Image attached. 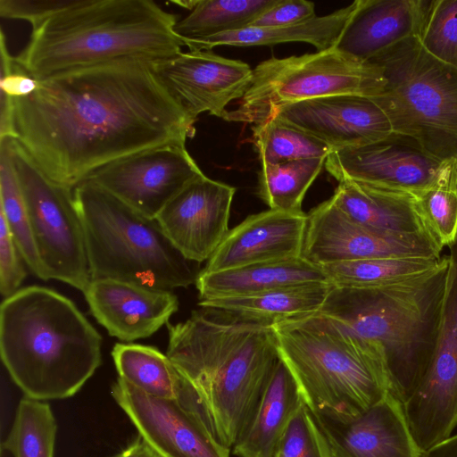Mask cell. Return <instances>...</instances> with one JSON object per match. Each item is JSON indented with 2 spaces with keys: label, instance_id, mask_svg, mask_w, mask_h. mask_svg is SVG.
<instances>
[{
  "label": "cell",
  "instance_id": "484cf974",
  "mask_svg": "<svg viewBox=\"0 0 457 457\" xmlns=\"http://www.w3.org/2000/svg\"><path fill=\"white\" fill-rule=\"evenodd\" d=\"M332 287L324 283L284 287L256 295L199 301L198 305L231 320L272 326L318 312Z\"/></svg>",
  "mask_w": 457,
  "mask_h": 457
},
{
  "label": "cell",
  "instance_id": "d6986e66",
  "mask_svg": "<svg viewBox=\"0 0 457 457\" xmlns=\"http://www.w3.org/2000/svg\"><path fill=\"white\" fill-rule=\"evenodd\" d=\"M312 415L324 438L328 457L421 456L403 403L393 392L346 420Z\"/></svg>",
  "mask_w": 457,
  "mask_h": 457
},
{
  "label": "cell",
  "instance_id": "d6a6232c",
  "mask_svg": "<svg viewBox=\"0 0 457 457\" xmlns=\"http://www.w3.org/2000/svg\"><path fill=\"white\" fill-rule=\"evenodd\" d=\"M0 212L6 220L26 265L37 277L45 280L7 137L0 139Z\"/></svg>",
  "mask_w": 457,
  "mask_h": 457
},
{
  "label": "cell",
  "instance_id": "ba28073f",
  "mask_svg": "<svg viewBox=\"0 0 457 457\" xmlns=\"http://www.w3.org/2000/svg\"><path fill=\"white\" fill-rule=\"evenodd\" d=\"M369 62L386 79L375 98L394 133L412 138L440 161L457 158V69L430 55L416 36Z\"/></svg>",
  "mask_w": 457,
  "mask_h": 457
},
{
  "label": "cell",
  "instance_id": "8fae6325",
  "mask_svg": "<svg viewBox=\"0 0 457 457\" xmlns=\"http://www.w3.org/2000/svg\"><path fill=\"white\" fill-rule=\"evenodd\" d=\"M448 269L433 353L413 394L403 403L421 451L450 436L457 426V237L449 246Z\"/></svg>",
  "mask_w": 457,
  "mask_h": 457
},
{
  "label": "cell",
  "instance_id": "f35d334b",
  "mask_svg": "<svg viewBox=\"0 0 457 457\" xmlns=\"http://www.w3.org/2000/svg\"><path fill=\"white\" fill-rule=\"evenodd\" d=\"M76 0H0L3 18L24 20L35 28Z\"/></svg>",
  "mask_w": 457,
  "mask_h": 457
},
{
  "label": "cell",
  "instance_id": "52a82bcc",
  "mask_svg": "<svg viewBox=\"0 0 457 457\" xmlns=\"http://www.w3.org/2000/svg\"><path fill=\"white\" fill-rule=\"evenodd\" d=\"M91 279H114L172 291L195 284L200 271L148 218L86 179L73 189Z\"/></svg>",
  "mask_w": 457,
  "mask_h": 457
},
{
  "label": "cell",
  "instance_id": "4fadbf2b",
  "mask_svg": "<svg viewBox=\"0 0 457 457\" xmlns=\"http://www.w3.org/2000/svg\"><path fill=\"white\" fill-rule=\"evenodd\" d=\"M204 175L186 146L170 145L113 162L87 179L155 219L173 197Z\"/></svg>",
  "mask_w": 457,
  "mask_h": 457
},
{
  "label": "cell",
  "instance_id": "7c38bea8",
  "mask_svg": "<svg viewBox=\"0 0 457 457\" xmlns=\"http://www.w3.org/2000/svg\"><path fill=\"white\" fill-rule=\"evenodd\" d=\"M443 247L428 235L392 236L346 218L329 198L307 214L301 257L318 266L378 258L440 259Z\"/></svg>",
  "mask_w": 457,
  "mask_h": 457
},
{
  "label": "cell",
  "instance_id": "d590c367",
  "mask_svg": "<svg viewBox=\"0 0 457 457\" xmlns=\"http://www.w3.org/2000/svg\"><path fill=\"white\" fill-rule=\"evenodd\" d=\"M418 37L430 55L457 69V0H432Z\"/></svg>",
  "mask_w": 457,
  "mask_h": 457
},
{
  "label": "cell",
  "instance_id": "2e32d148",
  "mask_svg": "<svg viewBox=\"0 0 457 457\" xmlns=\"http://www.w3.org/2000/svg\"><path fill=\"white\" fill-rule=\"evenodd\" d=\"M152 64L159 79L195 120L204 112L225 120L227 105L241 99L253 79L246 62L212 50L181 52Z\"/></svg>",
  "mask_w": 457,
  "mask_h": 457
},
{
  "label": "cell",
  "instance_id": "3957f363",
  "mask_svg": "<svg viewBox=\"0 0 457 457\" xmlns=\"http://www.w3.org/2000/svg\"><path fill=\"white\" fill-rule=\"evenodd\" d=\"M176 23L152 0H76L32 28L14 59L38 80L117 60L159 62L182 52Z\"/></svg>",
  "mask_w": 457,
  "mask_h": 457
},
{
  "label": "cell",
  "instance_id": "8d00e7d4",
  "mask_svg": "<svg viewBox=\"0 0 457 457\" xmlns=\"http://www.w3.org/2000/svg\"><path fill=\"white\" fill-rule=\"evenodd\" d=\"M273 457H328L324 438L304 402L289 421Z\"/></svg>",
  "mask_w": 457,
  "mask_h": 457
},
{
  "label": "cell",
  "instance_id": "5bb4252c",
  "mask_svg": "<svg viewBox=\"0 0 457 457\" xmlns=\"http://www.w3.org/2000/svg\"><path fill=\"white\" fill-rule=\"evenodd\" d=\"M111 394L141 436L162 457H229L201 415L185 403L149 396L118 378Z\"/></svg>",
  "mask_w": 457,
  "mask_h": 457
},
{
  "label": "cell",
  "instance_id": "7402d4cb",
  "mask_svg": "<svg viewBox=\"0 0 457 457\" xmlns=\"http://www.w3.org/2000/svg\"><path fill=\"white\" fill-rule=\"evenodd\" d=\"M432 0H357L335 48L368 62L396 45L419 37Z\"/></svg>",
  "mask_w": 457,
  "mask_h": 457
},
{
  "label": "cell",
  "instance_id": "1f68e13d",
  "mask_svg": "<svg viewBox=\"0 0 457 457\" xmlns=\"http://www.w3.org/2000/svg\"><path fill=\"white\" fill-rule=\"evenodd\" d=\"M252 131L261 165L327 158L333 151L325 142L276 116L253 125Z\"/></svg>",
  "mask_w": 457,
  "mask_h": 457
},
{
  "label": "cell",
  "instance_id": "83f0119b",
  "mask_svg": "<svg viewBox=\"0 0 457 457\" xmlns=\"http://www.w3.org/2000/svg\"><path fill=\"white\" fill-rule=\"evenodd\" d=\"M112 356L120 378L149 396L179 401L199 413L189 384L167 354L148 345L117 343Z\"/></svg>",
  "mask_w": 457,
  "mask_h": 457
},
{
  "label": "cell",
  "instance_id": "8992f818",
  "mask_svg": "<svg viewBox=\"0 0 457 457\" xmlns=\"http://www.w3.org/2000/svg\"><path fill=\"white\" fill-rule=\"evenodd\" d=\"M447 269L444 255L434 269L395 283L333 286L318 312L384 346L394 394L403 403L420 383L433 353Z\"/></svg>",
  "mask_w": 457,
  "mask_h": 457
},
{
  "label": "cell",
  "instance_id": "9a60e30c",
  "mask_svg": "<svg viewBox=\"0 0 457 457\" xmlns=\"http://www.w3.org/2000/svg\"><path fill=\"white\" fill-rule=\"evenodd\" d=\"M444 161L411 137L393 133L367 145L332 151L325 168L337 181H353L417 195L436 178Z\"/></svg>",
  "mask_w": 457,
  "mask_h": 457
},
{
  "label": "cell",
  "instance_id": "30bf717a",
  "mask_svg": "<svg viewBox=\"0 0 457 457\" xmlns=\"http://www.w3.org/2000/svg\"><path fill=\"white\" fill-rule=\"evenodd\" d=\"M7 138L45 280H60L84 294L92 279L73 189L48 178L17 140Z\"/></svg>",
  "mask_w": 457,
  "mask_h": 457
},
{
  "label": "cell",
  "instance_id": "44dd1931",
  "mask_svg": "<svg viewBox=\"0 0 457 457\" xmlns=\"http://www.w3.org/2000/svg\"><path fill=\"white\" fill-rule=\"evenodd\" d=\"M84 295L97 322L110 336L128 342L152 336L179 309L172 291L114 279L91 280Z\"/></svg>",
  "mask_w": 457,
  "mask_h": 457
},
{
  "label": "cell",
  "instance_id": "7a4b0ae2",
  "mask_svg": "<svg viewBox=\"0 0 457 457\" xmlns=\"http://www.w3.org/2000/svg\"><path fill=\"white\" fill-rule=\"evenodd\" d=\"M194 311L167 324L166 354L189 384L214 438L230 449L247 427L279 359L272 326Z\"/></svg>",
  "mask_w": 457,
  "mask_h": 457
},
{
  "label": "cell",
  "instance_id": "7bdbcfd3",
  "mask_svg": "<svg viewBox=\"0 0 457 457\" xmlns=\"http://www.w3.org/2000/svg\"><path fill=\"white\" fill-rule=\"evenodd\" d=\"M200 0H179V1H170V3H173L182 8H186L193 11L196 5L199 4Z\"/></svg>",
  "mask_w": 457,
  "mask_h": 457
},
{
  "label": "cell",
  "instance_id": "b9f144b4",
  "mask_svg": "<svg viewBox=\"0 0 457 457\" xmlns=\"http://www.w3.org/2000/svg\"><path fill=\"white\" fill-rule=\"evenodd\" d=\"M115 457H162L141 436Z\"/></svg>",
  "mask_w": 457,
  "mask_h": 457
},
{
  "label": "cell",
  "instance_id": "d4e9b609",
  "mask_svg": "<svg viewBox=\"0 0 457 457\" xmlns=\"http://www.w3.org/2000/svg\"><path fill=\"white\" fill-rule=\"evenodd\" d=\"M303 403L292 374L279 358L247 427L232 447L233 453L238 457H273Z\"/></svg>",
  "mask_w": 457,
  "mask_h": 457
},
{
  "label": "cell",
  "instance_id": "836d02e7",
  "mask_svg": "<svg viewBox=\"0 0 457 457\" xmlns=\"http://www.w3.org/2000/svg\"><path fill=\"white\" fill-rule=\"evenodd\" d=\"M414 197L430 236L449 246L457 237V158L444 161L435 180Z\"/></svg>",
  "mask_w": 457,
  "mask_h": 457
},
{
  "label": "cell",
  "instance_id": "ac0fdd59",
  "mask_svg": "<svg viewBox=\"0 0 457 457\" xmlns=\"http://www.w3.org/2000/svg\"><path fill=\"white\" fill-rule=\"evenodd\" d=\"M273 116L312 134L333 151L373 143L394 133L375 96L362 95L302 101L278 110Z\"/></svg>",
  "mask_w": 457,
  "mask_h": 457
},
{
  "label": "cell",
  "instance_id": "603a6c76",
  "mask_svg": "<svg viewBox=\"0 0 457 457\" xmlns=\"http://www.w3.org/2000/svg\"><path fill=\"white\" fill-rule=\"evenodd\" d=\"M330 199L346 218L373 231L431 237L411 194L342 179Z\"/></svg>",
  "mask_w": 457,
  "mask_h": 457
},
{
  "label": "cell",
  "instance_id": "ab89813d",
  "mask_svg": "<svg viewBox=\"0 0 457 457\" xmlns=\"http://www.w3.org/2000/svg\"><path fill=\"white\" fill-rule=\"evenodd\" d=\"M315 5L306 0H278L267 9L248 27L273 28L302 23L314 18Z\"/></svg>",
  "mask_w": 457,
  "mask_h": 457
},
{
  "label": "cell",
  "instance_id": "60d3db41",
  "mask_svg": "<svg viewBox=\"0 0 457 457\" xmlns=\"http://www.w3.org/2000/svg\"><path fill=\"white\" fill-rule=\"evenodd\" d=\"M420 457H457V434L422 451Z\"/></svg>",
  "mask_w": 457,
  "mask_h": 457
},
{
  "label": "cell",
  "instance_id": "9c48e42d",
  "mask_svg": "<svg viewBox=\"0 0 457 457\" xmlns=\"http://www.w3.org/2000/svg\"><path fill=\"white\" fill-rule=\"evenodd\" d=\"M385 84L378 66L357 61L335 47L273 57L253 70L249 88L237 107L228 112L225 120L261 124L292 104L345 94L375 96Z\"/></svg>",
  "mask_w": 457,
  "mask_h": 457
},
{
  "label": "cell",
  "instance_id": "ffe728a7",
  "mask_svg": "<svg viewBox=\"0 0 457 457\" xmlns=\"http://www.w3.org/2000/svg\"><path fill=\"white\" fill-rule=\"evenodd\" d=\"M307 214L269 209L229 229L204 272L301 257Z\"/></svg>",
  "mask_w": 457,
  "mask_h": 457
},
{
  "label": "cell",
  "instance_id": "f1b7e54d",
  "mask_svg": "<svg viewBox=\"0 0 457 457\" xmlns=\"http://www.w3.org/2000/svg\"><path fill=\"white\" fill-rule=\"evenodd\" d=\"M278 1L200 0L187 17L177 21L174 31L185 41L242 29Z\"/></svg>",
  "mask_w": 457,
  "mask_h": 457
},
{
  "label": "cell",
  "instance_id": "4316f807",
  "mask_svg": "<svg viewBox=\"0 0 457 457\" xmlns=\"http://www.w3.org/2000/svg\"><path fill=\"white\" fill-rule=\"evenodd\" d=\"M357 0L329 14L291 26L245 27L200 40H185L190 51H210L219 46H253L303 42L312 45L317 52L335 47L345 26L356 7Z\"/></svg>",
  "mask_w": 457,
  "mask_h": 457
},
{
  "label": "cell",
  "instance_id": "f546056e",
  "mask_svg": "<svg viewBox=\"0 0 457 457\" xmlns=\"http://www.w3.org/2000/svg\"><path fill=\"white\" fill-rule=\"evenodd\" d=\"M325 157L261 165L257 195L272 210L302 212L305 194L326 162Z\"/></svg>",
  "mask_w": 457,
  "mask_h": 457
},
{
  "label": "cell",
  "instance_id": "74e56055",
  "mask_svg": "<svg viewBox=\"0 0 457 457\" xmlns=\"http://www.w3.org/2000/svg\"><path fill=\"white\" fill-rule=\"evenodd\" d=\"M24 263L6 220L0 212V291L5 298L20 289L27 275Z\"/></svg>",
  "mask_w": 457,
  "mask_h": 457
},
{
  "label": "cell",
  "instance_id": "e575fe53",
  "mask_svg": "<svg viewBox=\"0 0 457 457\" xmlns=\"http://www.w3.org/2000/svg\"><path fill=\"white\" fill-rule=\"evenodd\" d=\"M56 433L49 403L24 395L2 446L13 457H54Z\"/></svg>",
  "mask_w": 457,
  "mask_h": 457
},
{
  "label": "cell",
  "instance_id": "5b68a950",
  "mask_svg": "<svg viewBox=\"0 0 457 457\" xmlns=\"http://www.w3.org/2000/svg\"><path fill=\"white\" fill-rule=\"evenodd\" d=\"M280 360L314 415L346 420L393 392L384 346L320 313L272 325Z\"/></svg>",
  "mask_w": 457,
  "mask_h": 457
},
{
  "label": "cell",
  "instance_id": "cb8c5ba5",
  "mask_svg": "<svg viewBox=\"0 0 457 457\" xmlns=\"http://www.w3.org/2000/svg\"><path fill=\"white\" fill-rule=\"evenodd\" d=\"M324 283L329 281L321 267L298 257L214 272L201 270L195 286L199 301H204Z\"/></svg>",
  "mask_w": 457,
  "mask_h": 457
},
{
  "label": "cell",
  "instance_id": "6da1fadb",
  "mask_svg": "<svg viewBox=\"0 0 457 457\" xmlns=\"http://www.w3.org/2000/svg\"><path fill=\"white\" fill-rule=\"evenodd\" d=\"M12 138L42 171L74 189L99 169L164 145L186 146L195 132L151 62L125 59L39 80L11 98Z\"/></svg>",
  "mask_w": 457,
  "mask_h": 457
},
{
  "label": "cell",
  "instance_id": "e0dca14e",
  "mask_svg": "<svg viewBox=\"0 0 457 457\" xmlns=\"http://www.w3.org/2000/svg\"><path fill=\"white\" fill-rule=\"evenodd\" d=\"M236 188L205 175L173 197L156 216L167 237L188 261H208L228 234Z\"/></svg>",
  "mask_w": 457,
  "mask_h": 457
},
{
  "label": "cell",
  "instance_id": "4dcf8cb0",
  "mask_svg": "<svg viewBox=\"0 0 457 457\" xmlns=\"http://www.w3.org/2000/svg\"><path fill=\"white\" fill-rule=\"evenodd\" d=\"M442 257L378 258L335 262L320 267L329 283L335 287H370L425 273L437 266Z\"/></svg>",
  "mask_w": 457,
  "mask_h": 457
},
{
  "label": "cell",
  "instance_id": "277c9868",
  "mask_svg": "<svg viewBox=\"0 0 457 457\" xmlns=\"http://www.w3.org/2000/svg\"><path fill=\"white\" fill-rule=\"evenodd\" d=\"M102 337L66 296L40 286L19 289L0 308L3 364L25 396H73L101 365Z\"/></svg>",
  "mask_w": 457,
  "mask_h": 457
}]
</instances>
